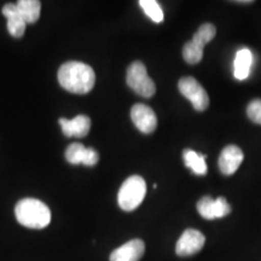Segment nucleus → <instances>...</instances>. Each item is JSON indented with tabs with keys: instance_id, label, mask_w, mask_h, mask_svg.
I'll use <instances>...</instances> for the list:
<instances>
[{
	"instance_id": "f257e3e1",
	"label": "nucleus",
	"mask_w": 261,
	"mask_h": 261,
	"mask_svg": "<svg viewBox=\"0 0 261 261\" xmlns=\"http://www.w3.org/2000/svg\"><path fill=\"white\" fill-rule=\"evenodd\" d=\"M58 81L68 92L86 94L93 89L96 74L89 64L76 61L67 62L58 70Z\"/></svg>"
},
{
	"instance_id": "f03ea898",
	"label": "nucleus",
	"mask_w": 261,
	"mask_h": 261,
	"mask_svg": "<svg viewBox=\"0 0 261 261\" xmlns=\"http://www.w3.org/2000/svg\"><path fill=\"white\" fill-rule=\"evenodd\" d=\"M16 219L28 228L46 227L51 223V211L44 202L38 198H23L15 207Z\"/></svg>"
},
{
	"instance_id": "7ed1b4c3",
	"label": "nucleus",
	"mask_w": 261,
	"mask_h": 261,
	"mask_svg": "<svg viewBox=\"0 0 261 261\" xmlns=\"http://www.w3.org/2000/svg\"><path fill=\"white\" fill-rule=\"evenodd\" d=\"M146 195V182L140 175L127 178L117 194V203L125 212L137 210Z\"/></svg>"
},
{
	"instance_id": "20e7f679",
	"label": "nucleus",
	"mask_w": 261,
	"mask_h": 261,
	"mask_svg": "<svg viewBox=\"0 0 261 261\" xmlns=\"http://www.w3.org/2000/svg\"><path fill=\"white\" fill-rule=\"evenodd\" d=\"M126 83L130 90L144 98H151L156 92L155 83L148 75L144 63L139 61L130 63L127 69Z\"/></svg>"
},
{
	"instance_id": "39448f33",
	"label": "nucleus",
	"mask_w": 261,
	"mask_h": 261,
	"mask_svg": "<svg viewBox=\"0 0 261 261\" xmlns=\"http://www.w3.org/2000/svg\"><path fill=\"white\" fill-rule=\"evenodd\" d=\"M178 89L185 98L190 100L192 107L197 112H204L210 106V97L205 92L203 86L195 77L185 76L181 77L178 83Z\"/></svg>"
},
{
	"instance_id": "423d86ee",
	"label": "nucleus",
	"mask_w": 261,
	"mask_h": 261,
	"mask_svg": "<svg viewBox=\"0 0 261 261\" xmlns=\"http://www.w3.org/2000/svg\"><path fill=\"white\" fill-rule=\"evenodd\" d=\"M197 211L202 218L207 220H213L226 217L231 213L232 208L225 197L213 200L210 196H204L197 202Z\"/></svg>"
},
{
	"instance_id": "0eeeda50",
	"label": "nucleus",
	"mask_w": 261,
	"mask_h": 261,
	"mask_svg": "<svg viewBox=\"0 0 261 261\" xmlns=\"http://www.w3.org/2000/svg\"><path fill=\"white\" fill-rule=\"evenodd\" d=\"M204 234L195 228L185 230L175 246V253L178 256H190L198 253L204 247Z\"/></svg>"
},
{
	"instance_id": "6e6552de",
	"label": "nucleus",
	"mask_w": 261,
	"mask_h": 261,
	"mask_svg": "<svg viewBox=\"0 0 261 261\" xmlns=\"http://www.w3.org/2000/svg\"><path fill=\"white\" fill-rule=\"evenodd\" d=\"M130 119L142 133L150 135L158 127V116L151 108L145 104H135L130 109Z\"/></svg>"
},
{
	"instance_id": "1a4fd4ad",
	"label": "nucleus",
	"mask_w": 261,
	"mask_h": 261,
	"mask_svg": "<svg viewBox=\"0 0 261 261\" xmlns=\"http://www.w3.org/2000/svg\"><path fill=\"white\" fill-rule=\"evenodd\" d=\"M65 159L70 165H85L93 167L99 161V155L92 148H86L81 143H73L65 150Z\"/></svg>"
},
{
	"instance_id": "9d476101",
	"label": "nucleus",
	"mask_w": 261,
	"mask_h": 261,
	"mask_svg": "<svg viewBox=\"0 0 261 261\" xmlns=\"http://www.w3.org/2000/svg\"><path fill=\"white\" fill-rule=\"evenodd\" d=\"M145 244L139 238L130 240L110 254V261H139L144 255Z\"/></svg>"
},
{
	"instance_id": "9b49d317",
	"label": "nucleus",
	"mask_w": 261,
	"mask_h": 261,
	"mask_svg": "<svg viewBox=\"0 0 261 261\" xmlns=\"http://www.w3.org/2000/svg\"><path fill=\"white\" fill-rule=\"evenodd\" d=\"M243 151L237 145H228L223 149L219 156V169L225 175H232L243 162Z\"/></svg>"
},
{
	"instance_id": "f8f14e48",
	"label": "nucleus",
	"mask_w": 261,
	"mask_h": 261,
	"mask_svg": "<svg viewBox=\"0 0 261 261\" xmlns=\"http://www.w3.org/2000/svg\"><path fill=\"white\" fill-rule=\"evenodd\" d=\"M60 125L65 137L84 138L89 135L91 129V119L86 115H77L71 120L61 117Z\"/></svg>"
},
{
	"instance_id": "ddd939ff",
	"label": "nucleus",
	"mask_w": 261,
	"mask_h": 261,
	"mask_svg": "<svg viewBox=\"0 0 261 261\" xmlns=\"http://www.w3.org/2000/svg\"><path fill=\"white\" fill-rule=\"evenodd\" d=\"M2 12L6 17V19H8V31L10 34L17 39L23 37L27 23L24 22L21 14H19L16 4H11V3L10 4H5Z\"/></svg>"
},
{
	"instance_id": "4468645a",
	"label": "nucleus",
	"mask_w": 261,
	"mask_h": 261,
	"mask_svg": "<svg viewBox=\"0 0 261 261\" xmlns=\"http://www.w3.org/2000/svg\"><path fill=\"white\" fill-rule=\"evenodd\" d=\"M253 63V54L248 48L237 52L233 64V75L237 80H246L249 76L250 67Z\"/></svg>"
},
{
	"instance_id": "2eb2a0df",
	"label": "nucleus",
	"mask_w": 261,
	"mask_h": 261,
	"mask_svg": "<svg viewBox=\"0 0 261 261\" xmlns=\"http://www.w3.org/2000/svg\"><path fill=\"white\" fill-rule=\"evenodd\" d=\"M16 6L27 24L35 23L40 18L41 3L39 0H19Z\"/></svg>"
},
{
	"instance_id": "dca6fc26",
	"label": "nucleus",
	"mask_w": 261,
	"mask_h": 261,
	"mask_svg": "<svg viewBox=\"0 0 261 261\" xmlns=\"http://www.w3.org/2000/svg\"><path fill=\"white\" fill-rule=\"evenodd\" d=\"M182 159H184L185 166L191 169L195 174L205 175L208 172L207 165H205V159L207 155H201L191 149H185L182 152Z\"/></svg>"
},
{
	"instance_id": "f3484780",
	"label": "nucleus",
	"mask_w": 261,
	"mask_h": 261,
	"mask_svg": "<svg viewBox=\"0 0 261 261\" xmlns=\"http://www.w3.org/2000/svg\"><path fill=\"white\" fill-rule=\"evenodd\" d=\"M217 34V28L214 24L212 23H203L200 25V28L197 29V32L195 33L192 40H190L195 46H197L201 50H204V46L208 42L213 40Z\"/></svg>"
},
{
	"instance_id": "a211bd4d",
	"label": "nucleus",
	"mask_w": 261,
	"mask_h": 261,
	"mask_svg": "<svg viewBox=\"0 0 261 261\" xmlns=\"http://www.w3.org/2000/svg\"><path fill=\"white\" fill-rule=\"evenodd\" d=\"M139 5L143 9V11L145 12V15L151 21H154L155 23H161L163 18H165L161 6L156 0H140Z\"/></svg>"
},
{
	"instance_id": "6ab92c4d",
	"label": "nucleus",
	"mask_w": 261,
	"mask_h": 261,
	"mask_svg": "<svg viewBox=\"0 0 261 261\" xmlns=\"http://www.w3.org/2000/svg\"><path fill=\"white\" fill-rule=\"evenodd\" d=\"M182 58L189 64H197L203 58V50L195 46L191 41H188L182 47Z\"/></svg>"
},
{
	"instance_id": "aec40b11",
	"label": "nucleus",
	"mask_w": 261,
	"mask_h": 261,
	"mask_svg": "<svg viewBox=\"0 0 261 261\" xmlns=\"http://www.w3.org/2000/svg\"><path fill=\"white\" fill-rule=\"evenodd\" d=\"M247 115L253 122L261 125V99H254L248 104Z\"/></svg>"
}]
</instances>
